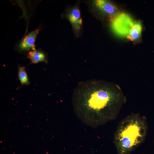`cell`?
<instances>
[{"label": "cell", "instance_id": "6da1fadb", "mask_svg": "<svg viewBox=\"0 0 154 154\" xmlns=\"http://www.w3.org/2000/svg\"><path fill=\"white\" fill-rule=\"evenodd\" d=\"M126 102L118 85L101 80L80 82L72 98L77 117L86 125L95 128L116 119Z\"/></svg>", "mask_w": 154, "mask_h": 154}, {"label": "cell", "instance_id": "8992f818", "mask_svg": "<svg viewBox=\"0 0 154 154\" xmlns=\"http://www.w3.org/2000/svg\"><path fill=\"white\" fill-rule=\"evenodd\" d=\"M40 31L37 29L30 33L22 40L19 44V48L21 50H28L32 49L35 50V42L37 36Z\"/></svg>", "mask_w": 154, "mask_h": 154}, {"label": "cell", "instance_id": "5b68a950", "mask_svg": "<svg viewBox=\"0 0 154 154\" xmlns=\"http://www.w3.org/2000/svg\"><path fill=\"white\" fill-rule=\"evenodd\" d=\"M90 5L93 11L109 16L115 15L118 11L114 4L107 0H93L90 2Z\"/></svg>", "mask_w": 154, "mask_h": 154}, {"label": "cell", "instance_id": "ba28073f", "mask_svg": "<svg viewBox=\"0 0 154 154\" xmlns=\"http://www.w3.org/2000/svg\"><path fill=\"white\" fill-rule=\"evenodd\" d=\"M142 29L141 22L138 21L135 23L127 36V38L132 41L137 40L140 37Z\"/></svg>", "mask_w": 154, "mask_h": 154}, {"label": "cell", "instance_id": "3957f363", "mask_svg": "<svg viewBox=\"0 0 154 154\" xmlns=\"http://www.w3.org/2000/svg\"><path fill=\"white\" fill-rule=\"evenodd\" d=\"M134 24L129 15L121 13L114 18L112 23V27L117 35L121 37H127Z\"/></svg>", "mask_w": 154, "mask_h": 154}, {"label": "cell", "instance_id": "7a4b0ae2", "mask_svg": "<svg viewBox=\"0 0 154 154\" xmlns=\"http://www.w3.org/2000/svg\"><path fill=\"white\" fill-rule=\"evenodd\" d=\"M146 117L132 113L119 123L114 136L118 154H129L144 141L147 133Z\"/></svg>", "mask_w": 154, "mask_h": 154}, {"label": "cell", "instance_id": "52a82bcc", "mask_svg": "<svg viewBox=\"0 0 154 154\" xmlns=\"http://www.w3.org/2000/svg\"><path fill=\"white\" fill-rule=\"evenodd\" d=\"M28 57L33 63L39 62H47L46 57L44 53L39 50H33L30 51L28 54Z\"/></svg>", "mask_w": 154, "mask_h": 154}, {"label": "cell", "instance_id": "277c9868", "mask_svg": "<svg viewBox=\"0 0 154 154\" xmlns=\"http://www.w3.org/2000/svg\"><path fill=\"white\" fill-rule=\"evenodd\" d=\"M63 16L70 22L75 35L78 37L81 33L82 25V20L78 6L76 5L68 8Z\"/></svg>", "mask_w": 154, "mask_h": 154}, {"label": "cell", "instance_id": "9c48e42d", "mask_svg": "<svg viewBox=\"0 0 154 154\" xmlns=\"http://www.w3.org/2000/svg\"><path fill=\"white\" fill-rule=\"evenodd\" d=\"M18 76L19 80L22 84L27 85L29 84L28 76L24 67L19 66Z\"/></svg>", "mask_w": 154, "mask_h": 154}]
</instances>
